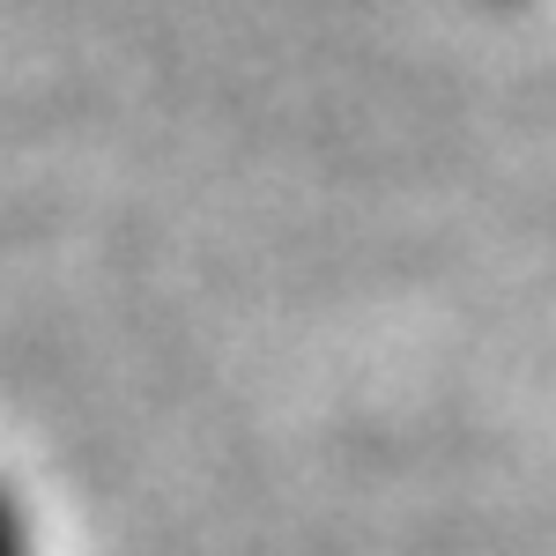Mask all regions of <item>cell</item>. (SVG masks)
<instances>
[{"label":"cell","mask_w":556,"mask_h":556,"mask_svg":"<svg viewBox=\"0 0 556 556\" xmlns=\"http://www.w3.org/2000/svg\"><path fill=\"white\" fill-rule=\"evenodd\" d=\"M0 556H30V519H23L8 482H0Z\"/></svg>","instance_id":"obj_1"}]
</instances>
